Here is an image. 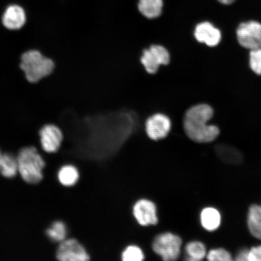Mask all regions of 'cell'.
<instances>
[{
	"instance_id": "1",
	"label": "cell",
	"mask_w": 261,
	"mask_h": 261,
	"mask_svg": "<svg viewBox=\"0 0 261 261\" xmlns=\"http://www.w3.org/2000/svg\"><path fill=\"white\" fill-rule=\"evenodd\" d=\"M213 115V110L207 104H199L190 108L184 116L186 135L195 142H213L220 135V129L217 126L208 124Z\"/></svg>"
},
{
	"instance_id": "2",
	"label": "cell",
	"mask_w": 261,
	"mask_h": 261,
	"mask_svg": "<svg viewBox=\"0 0 261 261\" xmlns=\"http://www.w3.org/2000/svg\"><path fill=\"white\" fill-rule=\"evenodd\" d=\"M20 68L29 83H37L53 73L55 63L37 49L24 52L21 57Z\"/></svg>"
},
{
	"instance_id": "3",
	"label": "cell",
	"mask_w": 261,
	"mask_h": 261,
	"mask_svg": "<svg viewBox=\"0 0 261 261\" xmlns=\"http://www.w3.org/2000/svg\"><path fill=\"white\" fill-rule=\"evenodd\" d=\"M16 159L18 172L25 182L30 184H37L42 180L45 162L35 146L22 148Z\"/></svg>"
},
{
	"instance_id": "4",
	"label": "cell",
	"mask_w": 261,
	"mask_h": 261,
	"mask_svg": "<svg viewBox=\"0 0 261 261\" xmlns=\"http://www.w3.org/2000/svg\"><path fill=\"white\" fill-rule=\"evenodd\" d=\"M182 244L180 237L171 232H165L154 238L152 249L163 260L174 261L180 256Z\"/></svg>"
},
{
	"instance_id": "5",
	"label": "cell",
	"mask_w": 261,
	"mask_h": 261,
	"mask_svg": "<svg viewBox=\"0 0 261 261\" xmlns=\"http://www.w3.org/2000/svg\"><path fill=\"white\" fill-rule=\"evenodd\" d=\"M169 51L161 45H152L145 49L140 59L146 71L149 74H155L161 65H166L170 62Z\"/></svg>"
},
{
	"instance_id": "6",
	"label": "cell",
	"mask_w": 261,
	"mask_h": 261,
	"mask_svg": "<svg viewBox=\"0 0 261 261\" xmlns=\"http://www.w3.org/2000/svg\"><path fill=\"white\" fill-rule=\"evenodd\" d=\"M238 42L241 46L250 50L261 48V24L254 21L243 22L238 26Z\"/></svg>"
},
{
	"instance_id": "7",
	"label": "cell",
	"mask_w": 261,
	"mask_h": 261,
	"mask_svg": "<svg viewBox=\"0 0 261 261\" xmlns=\"http://www.w3.org/2000/svg\"><path fill=\"white\" fill-rule=\"evenodd\" d=\"M38 133L42 148L45 152H56L60 148L64 137L60 126L55 123H46L41 127Z\"/></svg>"
},
{
	"instance_id": "8",
	"label": "cell",
	"mask_w": 261,
	"mask_h": 261,
	"mask_svg": "<svg viewBox=\"0 0 261 261\" xmlns=\"http://www.w3.org/2000/svg\"><path fill=\"white\" fill-rule=\"evenodd\" d=\"M57 258L61 261H87L90 259L86 248L75 239H65L57 250Z\"/></svg>"
},
{
	"instance_id": "9",
	"label": "cell",
	"mask_w": 261,
	"mask_h": 261,
	"mask_svg": "<svg viewBox=\"0 0 261 261\" xmlns=\"http://www.w3.org/2000/svg\"><path fill=\"white\" fill-rule=\"evenodd\" d=\"M133 214L142 226H154L159 222L156 205L148 199H140L137 201L133 205Z\"/></svg>"
},
{
	"instance_id": "10",
	"label": "cell",
	"mask_w": 261,
	"mask_h": 261,
	"mask_svg": "<svg viewBox=\"0 0 261 261\" xmlns=\"http://www.w3.org/2000/svg\"><path fill=\"white\" fill-rule=\"evenodd\" d=\"M171 121L164 114L156 113L150 116L145 123L147 136L152 140L165 139L171 129Z\"/></svg>"
},
{
	"instance_id": "11",
	"label": "cell",
	"mask_w": 261,
	"mask_h": 261,
	"mask_svg": "<svg viewBox=\"0 0 261 261\" xmlns=\"http://www.w3.org/2000/svg\"><path fill=\"white\" fill-rule=\"evenodd\" d=\"M27 22V14L22 6L11 5L5 9L2 16L4 27L10 31H18L24 27Z\"/></svg>"
},
{
	"instance_id": "12",
	"label": "cell",
	"mask_w": 261,
	"mask_h": 261,
	"mask_svg": "<svg viewBox=\"0 0 261 261\" xmlns=\"http://www.w3.org/2000/svg\"><path fill=\"white\" fill-rule=\"evenodd\" d=\"M194 36L198 42L210 47L216 46L221 40V33L210 22H203L195 29Z\"/></svg>"
},
{
	"instance_id": "13",
	"label": "cell",
	"mask_w": 261,
	"mask_h": 261,
	"mask_svg": "<svg viewBox=\"0 0 261 261\" xmlns=\"http://www.w3.org/2000/svg\"><path fill=\"white\" fill-rule=\"evenodd\" d=\"M215 152L222 161L228 164L240 165L244 161L242 153L232 146L218 145L215 147Z\"/></svg>"
},
{
	"instance_id": "14",
	"label": "cell",
	"mask_w": 261,
	"mask_h": 261,
	"mask_svg": "<svg viewBox=\"0 0 261 261\" xmlns=\"http://www.w3.org/2000/svg\"><path fill=\"white\" fill-rule=\"evenodd\" d=\"M200 222L205 230L210 231L217 230L221 222L220 212L212 207L203 208L200 214Z\"/></svg>"
},
{
	"instance_id": "15",
	"label": "cell",
	"mask_w": 261,
	"mask_h": 261,
	"mask_svg": "<svg viewBox=\"0 0 261 261\" xmlns=\"http://www.w3.org/2000/svg\"><path fill=\"white\" fill-rule=\"evenodd\" d=\"M247 220L251 234L256 239L261 240V205L256 204L250 205Z\"/></svg>"
},
{
	"instance_id": "16",
	"label": "cell",
	"mask_w": 261,
	"mask_h": 261,
	"mask_svg": "<svg viewBox=\"0 0 261 261\" xmlns=\"http://www.w3.org/2000/svg\"><path fill=\"white\" fill-rule=\"evenodd\" d=\"M163 6V0H139L138 9L146 18L154 19L161 15Z\"/></svg>"
},
{
	"instance_id": "17",
	"label": "cell",
	"mask_w": 261,
	"mask_h": 261,
	"mask_svg": "<svg viewBox=\"0 0 261 261\" xmlns=\"http://www.w3.org/2000/svg\"><path fill=\"white\" fill-rule=\"evenodd\" d=\"M185 259L189 261H200L207 256L205 245L198 241H191L185 248Z\"/></svg>"
},
{
	"instance_id": "18",
	"label": "cell",
	"mask_w": 261,
	"mask_h": 261,
	"mask_svg": "<svg viewBox=\"0 0 261 261\" xmlns=\"http://www.w3.org/2000/svg\"><path fill=\"white\" fill-rule=\"evenodd\" d=\"M58 179L65 187H72L76 184L80 178L77 169L73 165H65L58 172Z\"/></svg>"
},
{
	"instance_id": "19",
	"label": "cell",
	"mask_w": 261,
	"mask_h": 261,
	"mask_svg": "<svg viewBox=\"0 0 261 261\" xmlns=\"http://www.w3.org/2000/svg\"><path fill=\"white\" fill-rule=\"evenodd\" d=\"M1 174L6 178H13L17 174V159L14 155L5 153L2 154Z\"/></svg>"
},
{
	"instance_id": "20",
	"label": "cell",
	"mask_w": 261,
	"mask_h": 261,
	"mask_svg": "<svg viewBox=\"0 0 261 261\" xmlns=\"http://www.w3.org/2000/svg\"><path fill=\"white\" fill-rule=\"evenodd\" d=\"M46 234L52 241L55 242L61 243L66 239L67 227L63 222L55 221L46 230Z\"/></svg>"
},
{
	"instance_id": "21",
	"label": "cell",
	"mask_w": 261,
	"mask_h": 261,
	"mask_svg": "<svg viewBox=\"0 0 261 261\" xmlns=\"http://www.w3.org/2000/svg\"><path fill=\"white\" fill-rule=\"evenodd\" d=\"M121 258L123 261H142L145 259V254L141 248L130 245L123 250Z\"/></svg>"
},
{
	"instance_id": "22",
	"label": "cell",
	"mask_w": 261,
	"mask_h": 261,
	"mask_svg": "<svg viewBox=\"0 0 261 261\" xmlns=\"http://www.w3.org/2000/svg\"><path fill=\"white\" fill-rule=\"evenodd\" d=\"M206 258L210 261H230L233 260L231 254L223 248L212 249L207 253Z\"/></svg>"
},
{
	"instance_id": "23",
	"label": "cell",
	"mask_w": 261,
	"mask_h": 261,
	"mask_svg": "<svg viewBox=\"0 0 261 261\" xmlns=\"http://www.w3.org/2000/svg\"><path fill=\"white\" fill-rule=\"evenodd\" d=\"M250 67L254 73L261 75V48L250 50Z\"/></svg>"
},
{
	"instance_id": "24",
	"label": "cell",
	"mask_w": 261,
	"mask_h": 261,
	"mask_svg": "<svg viewBox=\"0 0 261 261\" xmlns=\"http://www.w3.org/2000/svg\"><path fill=\"white\" fill-rule=\"evenodd\" d=\"M249 261H261V245L249 250Z\"/></svg>"
},
{
	"instance_id": "25",
	"label": "cell",
	"mask_w": 261,
	"mask_h": 261,
	"mask_svg": "<svg viewBox=\"0 0 261 261\" xmlns=\"http://www.w3.org/2000/svg\"><path fill=\"white\" fill-rule=\"evenodd\" d=\"M249 250L247 249H241L236 256V259L238 261H249Z\"/></svg>"
},
{
	"instance_id": "26",
	"label": "cell",
	"mask_w": 261,
	"mask_h": 261,
	"mask_svg": "<svg viewBox=\"0 0 261 261\" xmlns=\"http://www.w3.org/2000/svg\"><path fill=\"white\" fill-rule=\"evenodd\" d=\"M217 1L221 3V4L228 5L233 3L236 0H217Z\"/></svg>"
},
{
	"instance_id": "27",
	"label": "cell",
	"mask_w": 261,
	"mask_h": 261,
	"mask_svg": "<svg viewBox=\"0 0 261 261\" xmlns=\"http://www.w3.org/2000/svg\"><path fill=\"white\" fill-rule=\"evenodd\" d=\"M2 154H3V153L2 152L1 150H0V172H1V169H2L1 162H2Z\"/></svg>"
}]
</instances>
